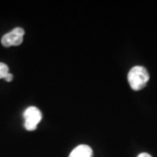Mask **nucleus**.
Wrapping results in <instances>:
<instances>
[{
  "instance_id": "nucleus-1",
  "label": "nucleus",
  "mask_w": 157,
  "mask_h": 157,
  "mask_svg": "<svg viewBox=\"0 0 157 157\" xmlns=\"http://www.w3.org/2000/svg\"><path fill=\"white\" fill-rule=\"evenodd\" d=\"M128 80L131 88L135 91H140L146 86L149 80V74L146 68L136 66L129 71Z\"/></svg>"
},
{
  "instance_id": "nucleus-2",
  "label": "nucleus",
  "mask_w": 157,
  "mask_h": 157,
  "mask_svg": "<svg viewBox=\"0 0 157 157\" xmlns=\"http://www.w3.org/2000/svg\"><path fill=\"white\" fill-rule=\"evenodd\" d=\"M25 128L28 131H33L37 128L38 125L42 120V113L38 107H29L24 112Z\"/></svg>"
},
{
  "instance_id": "nucleus-3",
  "label": "nucleus",
  "mask_w": 157,
  "mask_h": 157,
  "mask_svg": "<svg viewBox=\"0 0 157 157\" xmlns=\"http://www.w3.org/2000/svg\"><path fill=\"white\" fill-rule=\"evenodd\" d=\"M24 35H25V30L20 27H16L2 37L1 43L6 47L17 46L22 44Z\"/></svg>"
},
{
  "instance_id": "nucleus-4",
  "label": "nucleus",
  "mask_w": 157,
  "mask_h": 157,
  "mask_svg": "<svg viewBox=\"0 0 157 157\" xmlns=\"http://www.w3.org/2000/svg\"><path fill=\"white\" fill-rule=\"evenodd\" d=\"M93 150L89 146L86 144H81L76 147L73 151L71 152L69 157H92Z\"/></svg>"
},
{
  "instance_id": "nucleus-5",
  "label": "nucleus",
  "mask_w": 157,
  "mask_h": 157,
  "mask_svg": "<svg viewBox=\"0 0 157 157\" xmlns=\"http://www.w3.org/2000/svg\"><path fill=\"white\" fill-rule=\"evenodd\" d=\"M9 73V68L5 63L0 62V78H5Z\"/></svg>"
},
{
  "instance_id": "nucleus-6",
  "label": "nucleus",
  "mask_w": 157,
  "mask_h": 157,
  "mask_svg": "<svg viewBox=\"0 0 157 157\" xmlns=\"http://www.w3.org/2000/svg\"><path fill=\"white\" fill-rule=\"evenodd\" d=\"M12 78H13V75H12L11 73H9L6 75V77L5 78V79H6L7 82H11V80H12Z\"/></svg>"
},
{
  "instance_id": "nucleus-7",
  "label": "nucleus",
  "mask_w": 157,
  "mask_h": 157,
  "mask_svg": "<svg viewBox=\"0 0 157 157\" xmlns=\"http://www.w3.org/2000/svg\"><path fill=\"white\" fill-rule=\"evenodd\" d=\"M137 157H152L149 154H147V153H140V155H138Z\"/></svg>"
}]
</instances>
